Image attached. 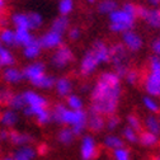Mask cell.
<instances>
[{
    "label": "cell",
    "mask_w": 160,
    "mask_h": 160,
    "mask_svg": "<svg viewBox=\"0 0 160 160\" xmlns=\"http://www.w3.org/2000/svg\"><path fill=\"white\" fill-rule=\"evenodd\" d=\"M121 92V78L114 71L102 72L90 90L89 109L104 117L114 114L119 106Z\"/></svg>",
    "instance_id": "cell-1"
},
{
    "label": "cell",
    "mask_w": 160,
    "mask_h": 160,
    "mask_svg": "<svg viewBox=\"0 0 160 160\" xmlns=\"http://www.w3.org/2000/svg\"><path fill=\"white\" fill-rule=\"evenodd\" d=\"M52 114V121L64 125V126H70L75 136L82 135L83 131L87 128V121H88V113L84 109L80 111H72L68 106L58 103L55 104V107L51 111Z\"/></svg>",
    "instance_id": "cell-2"
},
{
    "label": "cell",
    "mask_w": 160,
    "mask_h": 160,
    "mask_svg": "<svg viewBox=\"0 0 160 160\" xmlns=\"http://www.w3.org/2000/svg\"><path fill=\"white\" fill-rule=\"evenodd\" d=\"M109 29L114 33H125L131 31L137 19V5L131 2H126L121 8L116 9L109 15Z\"/></svg>",
    "instance_id": "cell-3"
},
{
    "label": "cell",
    "mask_w": 160,
    "mask_h": 160,
    "mask_svg": "<svg viewBox=\"0 0 160 160\" xmlns=\"http://www.w3.org/2000/svg\"><path fill=\"white\" fill-rule=\"evenodd\" d=\"M128 50L125 47L122 42H116L109 46V62H112L114 68V72L121 78L125 79L127 71L130 70L128 66Z\"/></svg>",
    "instance_id": "cell-4"
},
{
    "label": "cell",
    "mask_w": 160,
    "mask_h": 160,
    "mask_svg": "<svg viewBox=\"0 0 160 160\" xmlns=\"http://www.w3.org/2000/svg\"><path fill=\"white\" fill-rule=\"evenodd\" d=\"M22 95H23L24 104H26L22 112L26 117L36 118L42 111L48 108V101L42 94H39L34 90H26L22 93Z\"/></svg>",
    "instance_id": "cell-5"
},
{
    "label": "cell",
    "mask_w": 160,
    "mask_h": 160,
    "mask_svg": "<svg viewBox=\"0 0 160 160\" xmlns=\"http://www.w3.org/2000/svg\"><path fill=\"white\" fill-rule=\"evenodd\" d=\"M72 61H74V53L71 48L66 45H62L58 48H56L51 56V65L58 70L66 68Z\"/></svg>",
    "instance_id": "cell-6"
},
{
    "label": "cell",
    "mask_w": 160,
    "mask_h": 160,
    "mask_svg": "<svg viewBox=\"0 0 160 160\" xmlns=\"http://www.w3.org/2000/svg\"><path fill=\"white\" fill-rule=\"evenodd\" d=\"M137 18L154 29H160V8H148L145 5H137Z\"/></svg>",
    "instance_id": "cell-7"
},
{
    "label": "cell",
    "mask_w": 160,
    "mask_h": 160,
    "mask_svg": "<svg viewBox=\"0 0 160 160\" xmlns=\"http://www.w3.org/2000/svg\"><path fill=\"white\" fill-rule=\"evenodd\" d=\"M39 38V43H41L43 50H56L60 46L64 45V34L58 33L56 31L48 29Z\"/></svg>",
    "instance_id": "cell-8"
},
{
    "label": "cell",
    "mask_w": 160,
    "mask_h": 160,
    "mask_svg": "<svg viewBox=\"0 0 160 160\" xmlns=\"http://www.w3.org/2000/svg\"><path fill=\"white\" fill-rule=\"evenodd\" d=\"M99 65H101V62H99L98 57L95 56V53L93 52V50L89 48L84 53L82 61H80V75H83V76L92 75L97 70V68Z\"/></svg>",
    "instance_id": "cell-9"
},
{
    "label": "cell",
    "mask_w": 160,
    "mask_h": 160,
    "mask_svg": "<svg viewBox=\"0 0 160 160\" xmlns=\"http://www.w3.org/2000/svg\"><path fill=\"white\" fill-rule=\"evenodd\" d=\"M144 87L150 97H160V69L149 70L144 80Z\"/></svg>",
    "instance_id": "cell-10"
},
{
    "label": "cell",
    "mask_w": 160,
    "mask_h": 160,
    "mask_svg": "<svg viewBox=\"0 0 160 160\" xmlns=\"http://www.w3.org/2000/svg\"><path fill=\"white\" fill-rule=\"evenodd\" d=\"M80 156L83 160H94L98 156V148L95 140L90 135H85L82 138V145H80Z\"/></svg>",
    "instance_id": "cell-11"
},
{
    "label": "cell",
    "mask_w": 160,
    "mask_h": 160,
    "mask_svg": "<svg viewBox=\"0 0 160 160\" xmlns=\"http://www.w3.org/2000/svg\"><path fill=\"white\" fill-rule=\"evenodd\" d=\"M23 75H24V80H28L32 84L39 78L46 75V65L41 61H32L23 69Z\"/></svg>",
    "instance_id": "cell-12"
},
{
    "label": "cell",
    "mask_w": 160,
    "mask_h": 160,
    "mask_svg": "<svg viewBox=\"0 0 160 160\" xmlns=\"http://www.w3.org/2000/svg\"><path fill=\"white\" fill-rule=\"evenodd\" d=\"M122 43L130 52H137L144 46V41L141 36L136 33L133 29L122 33Z\"/></svg>",
    "instance_id": "cell-13"
},
{
    "label": "cell",
    "mask_w": 160,
    "mask_h": 160,
    "mask_svg": "<svg viewBox=\"0 0 160 160\" xmlns=\"http://www.w3.org/2000/svg\"><path fill=\"white\" fill-rule=\"evenodd\" d=\"M2 79L3 82L10 85H17L21 82L24 80V75H23V70L18 69L15 66H9L2 70Z\"/></svg>",
    "instance_id": "cell-14"
},
{
    "label": "cell",
    "mask_w": 160,
    "mask_h": 160,
    "mask_svg": "<svg viewBox=\"0 0 160 160\" xmlns=\"http://www.w3.org/2000/svg\"><path fill=\"white\" fill-rule=\"evenodd\" d=\"M8 141L10 144H13L14 146H26V145H31L34 141V137L31 133H26V132H21L17 130H10L9 131V138Z\"/></svg>",
    "instance_id": "cell-15"
},
{
    "label": "cell",
    "mask_w": 160,
    "mask_h": 160,
    "mask_svg": "<svg viewBox=\"0 0 160 160\" xmlns=\"http://www.w3.org/2000/svg\"><path fill=\"white\" fill-rule=\"evenodd\" d=\"M87 113H88L87 127L92 132H101L106 127V118H104V116L99 114V113H97L94 111H90V109Z\"/></svg>",
    "instance_id": "cell-16"
},
{
    "label": "cell",
    "mask_w": 160,
    "mask_h": 160,
    "mask_svg": "<svg viewBox=\"0 0 160 160\" xmlns=\"http://www.w3.org/2000/svg\"><path fill=\"white\" fill-rule=\"evenodd\" d=\"M10 23L13 24L14 29H29L31 31V23L28 12H15L10 15Z\"/></svg>",
    "instance_id": "cell-17"
},
{
    "label": "cell",
    "mask_w": 160,
    "mask_h": 160,
    "mask_svg": "<svg viewBox=\"0 0 160 160\" xmlns=\"http://www.w3.org/2000/svg\"><path fill=\"white\" fill-rule=\"evenodd\" d=\"M19 122V114L18 111L12 108H7L0 112V123L4 126V128H13Z\"/></svg>",
    "instance_id": "cell-18"
},
{
    "label": "cell",
    "mask_w": 160,
    "mask_h": 160,
    "mask_svg": "<svg viewBox=\"0 0 160 160\" xmlns=\"http://www.w3.org/2000/svg\"><path fill=\"white\" fill-rule=\"evenodd\" d=\"M42 46L39 43V38L36 37L31 43H28L26 47H23V56L24 58L29 60V61H34L36 58H38L41 56V52H42Z\"/></svg>",
    "instance_id": "cell-19"
},
{
    "label": "cell",
    "mask_w": 160,
    "mask_h": 160,
    "mask_svg": "<svg viewBox=\"0 0 160 160\" xmlns=\"http://www.w3.org/2000/svg\"><path fill=\"white\" fill-rule=\"evenodd\" d=\"M90 48L93 50V52L95 53V56L98 57V60H99V62H101V64L109 62V58H111V56H109V46L106 42H103V41H95L92 45Z\"/></svg>",
    "instance_id": "cell-20"
},
{
    "label": "cell",
    "mask_w": 160,
    "mask_h": 160,
    "mask_svg": "<svg viewBox=\"0 0 160 160\" xmlns=\"http://www.w3.org/2000/svg\"><path fill=\"white\" fill-rule=\"evenodd\" d=\"M55 89H56V93L60 95V97H69L70 93H71V89H72V83L69 78H57L56 79V84H55Z\"/></svg>",
    "instance_id": "cell-21"
},
{
    "label": "cell",
    "mask_w": 160,
    "mask_h": 160,
    "mask_svg": "<svg viewBox=\"0 0 160 160\" xmlns=\"http://www.w3.org/2000/svg\"><path fill=\"white\" fill-rule=\"evenodd\" d=\"M0 42L3 46L12 48L17 46V39H15V29L12 28H2L0 29Z\"/></svg>",
    "instance_id": "cell-22"
},
{
    "label": "cell",
    "mask_w": 160,
    "mask_h": 160,
    "mask_svg": "<svg viewBox=\"0 0 160 160\" xmlns=\"http://www.w3.org/2000/svg\"><path fill=\"white\" fill-rule=\"evenodd\" d=\"M15 64V56L10 48L5 46H0V70H3L9 66H14Z\"/></svg>",
    "instance_id": "cell-23"
},
{
    "label": "cell",
    "mask_w": 160,
    "mask_h": 160,
    "mask_svg": "<svg viewBox=\"0 0 160 160\" xmlns=\"http://www.w3.org/2000/svg\"><path fill=\"white\" fill-rule=\"evenodd\" d=\"M37 155V150L32 145H26L18 148V150L14 151L13 158L15 160H33Z\"/></svg>",
    "instance_id": "cell-24"
},
{
    "label": "cell",
    "mask_w": 160,
    "mask_h": 160,
    "mask_svg": "<svg viewBox=\"0 0 160 160\" xmlns=\"http://www.w3.org/2000/svg\"><path fill=\"white\" fill-rule=\"evenodd\" d=\"M36 36L29 29H15V39H17V46L19 47H26L28 43H31Z\"/></svg>",
    "instance_id": "cell-25"
},
{
    "label": "cell",
    "mask_w": 160,
    "mask_h": 160,
    "mask_svg": "<svg viewBox=\"0 0 160 160\" xmlns=\"http://www.w3.org/2000/svg\"><path fill=\"white\" fill-rule=\"evenodd\" d=\"M70 27V21H69V17H64V15H58L57 18H55L53 21L51 22L50 29L56 31L58 33L64 34Z\"/></svg>",
    "instance_id": "cell-26"
},
{
    "label": "cell",
    "mask_w": 160,
    "mask_h": 160,
    "mask_svg": "<svg viewBox=\"0 0 160 160\" xmlns=\"http://www.w3.org/2000/svg\"><path fill=\"white\" fill-rule=\"evenodd\" d=\"M55 84H56V78L52 76V75H43L42 78H39L38 80L32 83V87L37 88V89H43V90H47V89H52L55 88Z\"/></svg>",
    "instance_id": "cell-27"
},
{
    "label": "cell",
    "mask_w": 160,
    "mask_h": 160,
    "mask_svg": "<svg viewBox=\"0 0 160 160\" xmlns=\"http://www.w3.org/2000/svg\"><path fill=\"white\" fill-rule=\"evenodd\" d=\"M138 141H140V144L146 148H152L159 142V136H156L149 131H141L138 135Z\"/></svg>",
    "instance_id": "cell-28"
},
{
    "label": "cell",
    "mask_w": 160,
    "mask_h": 160,
    "mask_svg": "<svg viewBox=\"0 0 160 160\" xmlns=\"http://www.w3.org/2000/svg\"><path fill=\"white\" fill-rule=\"evenodd\" d=\"M118 8L119 7L116 0H101L97 5V10L101 14H106V15H109Z\"/></svg>",
    "instance_id": "cell-29"
},
{
    "label": "cell",
    "mask_w": 160,
    "mask_h": 160,
    "mask_svg": "<svg viewBox=\"0 0 160 160\" xmlns=\"http://www.w3.org/2000/svg\"><path fill=\"white\" fill-rule=\"evenodd\" d=\"M145 128L146 131L159 136L160 135V119L155 114H149L145 118Z\"/></svg>",
    "instance_id": "cell-30"
},
{
    "label": "cell",
    "mask_w": 160,
    "mask_h": 160,
    "mask_svg": "<svg viewBox=\"0 0 160 160\" xmlns=\"http://www.w3.org/2000/svg\"><path fill=\"white\" fill-rule=\"evenodd\" d=\"M103 145L109 150H116L119 148H123V140L114 135H108L103 140Z\"/></svg>",
    "instance_id": "cell-31"
},
{
    "label": "cell",
    "mask_w": 160,
    "mask_h": 160,
    "mask_svg": "<svg viewBox=\"0 0 160 160\" xmlns=\"http://www.w3.org/2000/svg\"><path fill=\"white\" fill-rule=\"evenodd\" d=\"M74 8H75L74 0H58V3H57L58 14L64 17H69L72 13Z\"/></svg>",
    "instance_id": "cell-32"
},
{
    "label": "cell",
    "mask_w": 160,
    "mask_h": 160,
    "mask_svg": "<svg viewBox=\"0 0 160 160\" xmlns=\"http://www.w3.org/2000/svg\"><path fill=\"white\" fill-rule=\"evenodd\" d=\"M74 138H75V135L70 127H64L57 133V140L64 145H70L74 141Z\"/></svg>",
    "instance_id": "cell-33"
},
{
    "label": "cell",
    "mask_w": 160,
    "mask_h": 160,
    "mask_svg": "<svg viewBox=\"0 0 160 160\" xmlns=\"http://www.w3.org/2000/svg\"><path fill=\"white\" fill-rule=\"evenodd\" d=\"M29 23H31V31H37L43 26V17L38 12H28Z\"/></svg>",
    "instance_id": "cell-34"
},
{
    "label": "cell",
    "mask_w": 160,
    "mask_h": 160,
    "mask_svg": "<svg viewBox=\"0 0 160 160\" xmlns=\"http://www.w3.org/2000/svg\"><path fill=\"white\" fill-rule=\"evenodd\" d=\"M8 107L14 109V111H23V108L26 107L24 104V99H23V95L22 93H14L12 99L8 103Z\"/></svg>",
    "instance_id": "cell-35"
},
{
    "label": "cell",
    "mask_w": 160,
    "mask_h": 160,
    "mask_svg": "<svg viewBox=\"0 0 160 160\" xmlns=\"http://www.w3.org/2000/svg\"><path fill=\"white\" fill-rule=\"evenodd\" d=\"M142 103H144L145 108H146L151 114H158V113H160V106H159V103L155 101L152 97H150V95H149V97H144Z\"/></svg>",
    "instance_id": "cell-36"
},
{
    "label": "cell",
    "mask_w": 160,
    "mask_h": 160,
    "mask_svg": "<svg viewBox=\"0 0 160 160\" xmlns=\"http://www.w3.org/2000/svg\"><path fill=\"white\" fill-rule=\"evenodd\" d=\"M66 104L72 111H80L84 107V103H83L82 99H80L78 95H74V94H70L69 97H66Z\"/></svg>",
    "instance_id": "cell-37"
},
{
    "label": "cell",
    "mask_w": 160,
    "mask_h": 160,
    "mask_svg": "<svg viewBox=\"0 0 160 160\" xmlns=\"http://www.w3.org/2000/svg\"><path fill=\"white\" fill-rule=\"evenodd\" d=\"M127 125H128V127H131L133 131H136L137 133H140L141 131H144L142 130V123H141V121H140V118L137 117V116H135V114H128L127 116Z\"/></svg>",
    "instance_id": "cell-38"
},
{
    "label": "cell",
    "mask_w": 160,
    "mask_h": 160,
    "mask_svg": "<svg viewBox=\"0 0 160 160\" xmlns=\"http://www.w3.org/2000/svg\"><path fill=\"white\" fill-rule=\"evenodd\" d=\"M36 122L38 125H41V126H45V125H48L51 121H52V114H51V111L47 108L45 111H42L41 113H39L36 118Z\"/></svg>",
    "instance_id": "cell-39"
},
{
    "label": "cell",
    "mask_w": 160,
    "mask_h": 160,
    "mask_svg": "<svg viewBox=\"0 0 160 160\" xmlns=\"http://www.w3.org/2000/svg\"><path fill=\"white\" fill-rule=\"evenodd\" d=\"M125 79H126V82H127L130 85H136V84L140 82V71L136 70V69H131V68H130V70L127 71Z\"/></svg>",
    "instance_id": "cell-40"
},
{
    "label": "cell",
    "mask_w": 160,
    "mask_h": 160,
    "mask_svg": "<svg viewBox=\"0 0 160 160\" xmlns=\"http://www.w3.org/2000/svg\"><path fill=\"white\" fill-rule=\"evenodd\" d=\"M122 136L125 137V140H127V141L131 142V144H135V142L138 141L137 132L133 131V130H132L131 127H128V126L123 128V131H122Z\"/></svg>",
    "instance_id": "cell-41"
},
{
    "label": "cell",
    "mask_w": 160,
    "mask_h": 160,
    "mask_svg": "<svg viewBox=\"0 0 160 160\" xmlns=\"http://www.w3.org/2000/svg\"><path fill=\"white\" fill-rule=\"evenodd\" d=\"M113 156H114V160H131L130 151L125 146L113 150Z\"/></svg>",
    "instance_id": "cell-42"
},
{
    "label": "cell",
    "mask_w": 160,
    "mask_h": 160,
    "mask_svg": "<svg viewBox=\"0 0 160 160\" xmlns=\"http://www.w3.org/2000/svg\"><path fill=\"white\" fill-rule=\"evenodd\" d=\"M119 122H121L119 117H117L116 114H112V116H109V117L106 119V127H107V130H109V131H114V130L119 126Z\"/></svg>",
    "instance_id": "cell-43"
},
{
    "label": "cell",
    "mask_w": 160,
    "mask_h": 160,
    "mask_svg": "<svg viewBox=\"0 0 160 160\" xmlns=\"http://www.w3.org/2000/svg\"><path fill=\"white\" fill-rule=\"evenodd\" d=\"M80 36H82V31H80L79 27H72L69 29V38L71 41H76V39L80 38Z\"/></svg>",
    "instance_id": "cell-44"
},
{
    "label": "cell",
    "mask_w": 160,
    "mask_h": 160,
    "mask_svg": "<svg viewBox=\"0 0 160 160\" xmlns=\"http://www.w3.org/2000/svg\"><path fill=\"white\" fill-rule=\"evenodd\" d=\"M151 48H152L154 55H156V56L160 57V38L155 39V41L151 43Z\"/></svg>",
    "instance_id": "cell-45"
},
{
    "label": "cell",
    "mask_w": 160,
    "mask_h": 160,
    "mask_svg": "<svg viewBox=\"0 0 160 160\" xmlns=\"http://www.w3.org/2000/svg\"><path fill=\"white\" fill-rule=\"evenodd\" d=\"M8 138H9V130H7V128L0 130V142L8 141Z\"/></svg>",
    "instance_id": "cell-46"
},
{
    "label": "cell",
    "mask_w": 160,
    "mask_h": 160,
    "mask_svg": "<svg viewBox=\"0 0 160 160\" xmlns=\"http://www.w3.org/2000/svg\"><path fill=\"white\" fill-rule=\"evenodd\" d=\"M47 151H48V146L46 144H41L37 148V154L38 155H45Z\"/></svg>",
    "instance_id": "cell-47"
},
{
    "label": "cell",
    "mask_w": 160,
    "mask_h": 160,
    "mask_svg": "<svg viewBox=\"0 0 160 160\" xmlns=\"http://www.w3.org/2000/svg\"><path fill=\"white\" fill-rule=\"evenodd\" d=\"M146 3H148L150 7H152V8L160 7V0H146Z\"/></svg>",
    "instance_id": "cell-48"
},
{
    "label": "cell",
    "mask_w": 160,
    "mask_h": 160,
    "mask_svg": "<svg viewBox=\"0 0 160 160\" xmlns=\"http://www.w3.org/2000/svg\"><path fill=\"white\" fill-rule=\"evenodd\" d=\"M5 2L7 0H0V13L5 9Z\"/></svg>",
    "instance_id": "cell-49"
},
{
    "label": "cell",
    "mask_w": 160,
    "mask_h": 160,
    "mask_svg": "<svg viewBox=\"0 0 160 160\" xmlns=\"http://www.w3.org/2000/svg\"><path fill=\"white\" fill-rule=\"evenodd\" d=\"M82 90H83V92H88V90H92V89H90L89 84H83V85H82Z\"/></svg>",
    "instance_id": "cell-50"
},
{
    "label": "cell",
    "mask_w": 160,
    "mask_h": 160,
    "mask_svg": "<svg viewBox=\"0 0 160 160\" xmlns=\"http://www.w3.org/2000/svg\"><path fill=\"white\" fill-rule=\"evenodd\" d=\"M85 2L88 4H94V3H97V0H85Z\"/></svg>",
    "instance_id": "cell-51"
},
{
    "label": "cell",
    "mask_w": 160,
    "mask_h": 160,
    "mask_svg": "<svg viewBox=\"0 0 160 160\" xmlns=\"http://www.w3.org/2000/svg\"><path fill=\"white\" fill-rule=\"evenodd\" d=\"M152 160H160V155H156V156H154V158H152Z\"/></svg>",
    "instance_id": "cell-52"
},
{
    "label": "cell",
    "mask_w": 160,
    "mask_h": 160,
    "mask_svg": "<svg viewBox=\"0 0 160 160\" xmlns=\"http://www.w3.org/2000/svg\"><path fill=\"white\" fill-rule=\"evenodd\" d=\"M4 160H15V159H14L13 156H8V158H5Z\"/></svg>",
    "instance_id": "cell-53"
},
{
    "label": "cell",
    "mask_w": 160,
    "mask_h": 160,
    "mask_svg": "<svg viewBox=\"0 0 160 160\" xmlns=\"http://www.w3.org/2000/svg\"><path fill=\"white\" fill-rule=\"evenodd\" d=\"M0 46H2V42H0Z\"/></svg>",
    "instance_id": "cell-54"
},
{
    "label": "cell",
    "mask_w": 160,
    "mask_h": 160,
    "mask_svg": "<svg viewBox=\"0 0 160 160\" xmlns=\"http://www.w3.org/2000/svg\"><path fill=\"white\" fill-rule=\"evenodd\" d=\"M159 38H160V37H159Z\"/></svg>",
    "instance_id": "cell-55"
}]
</instances>
